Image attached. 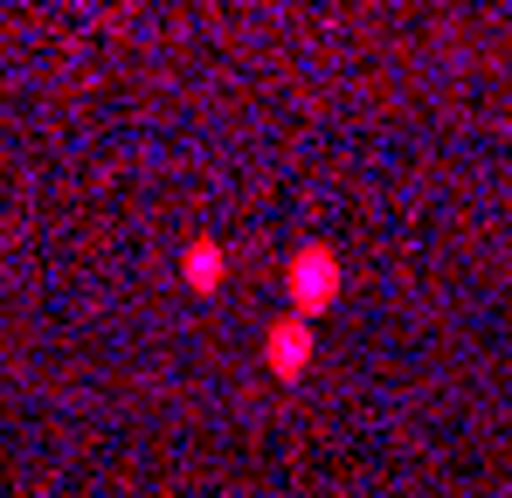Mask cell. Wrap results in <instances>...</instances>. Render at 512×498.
I'll list each match as a JSON object with an SVG mask.
<instances>
[{
    "label": "cell",
    "instance_id": "obj_1",
    "mask_svg": "<svg viewBox=\"0 0 512 498\" xmlns=\"http://www.w3.org/2000/svg\"><path fill=\"white\" fill-rule=\"evenodd\" d=\"M333 291H340V256H333V249H319V243L298 249V256H291V305L312 319V312H326V305H333Z\"/></svg>",
    "mask_w": 512,
    "mask_h": 498
},
{
    "label": "cell",
    "instance_id": "obj_3",
    "mask_svg": "<svg viewBox=\"0 0 512 498\" xmlns=\"http://www.w3.org/2000/svg\"><path fill=\"white\" fill-rule=\"evenodd\" d=\"M187 284H201V291H208V284H222V249H215V243L187 249Z\"/></svg>",
    "mask_w": 512,
    "mask_h": 498
},
{
    "label": "cell",
    "instance_id": "obj_2",
    "mask_svg": "<svg viewBox=\"0 0 512 498\" xmlns=\"http://www.w3.org/2000/svg\"><path fill=\"white\" fill-rule=\"evenodd\" d=\"M305 353H312V326L305 319H291V326L270 332V367L291 381V374H305Z\"/></svg>",
    "mask_w": 512,
    "mask_h": 498
}]
</instances>
